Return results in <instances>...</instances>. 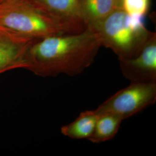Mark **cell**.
<instances>
[{
    "label": "cell",
    "instance_id": "obj_1",
    "mask_svg": "<svg viewBox=\"0 0 156 156\" xmlns=\"http://www.w3.org/2000/svg\"><path fill=\"white\" fill-rule=\"evenodd\" d=\"M101 45L92 27L35 41L25 55L26 69L42 76H76L93 63Z\"/></svg>",
    "mask_w": 156,
    "mask_h": 156
},
{
    "label": "cell",
    "instance_id": "obj_2",
    "mask_svg": "<svg viewBox=\"0 0 156 156\" xmlns=\"http://www.w3.org/2000/svg\"><path fill=\"white\" fill-rule=\"evenodd\" d=\"M86 28L57 19L26 0L0 9V31L19 38L42 39L80 33Z\"/></svg>",
    "mask_w": 156,
    "mask_h": 156
},
{
    "label": "cell",
    "instance_id": "obj_3",
    "mask_svg": "<svg viewBox=\"0 0 156 156\" xmlns=\"http://www.w3.org/2000/svg\"><path fill=\"white\" fill-rule=\"evenodd\" d=\"M143 15H129L122 8L93 25L88 26L98 34L102 46L112 50L119 60L139 55L154 33L145 26Z\"/></svg>",
    "mask_w": 156,
    "mask_h": 156
},
{
    "label": "cell",
    "instance_id": "obj_4",
    "mask_svg": "<svg viewBox=\"0 0 156 156\" xmlns=\"http://www.w3.org/2000/svg\"><path fill=\"white\" fill-rule=\"evenodd\" d=\"M156 101V82H131L118 91L95 110L98 113H111L123 120L154 104Z\"/></svg>",
    "mask_w": 156,
    "mask_h": 156
},
{
    "label": "cell",
    "instance_id": "obj_5",
    "mask_svg": "<svg viewBox=\"0 0 156 156\" xmlns=\"http://www.w3.org/2000/svg\"><path fill=\"white\" fill-rule=\"evenodd\" d=\"M119 61L123 76L131 82H156V33L138 56Z\"/></svg>",
    "mask_w": 156,
    "mask_h": 156
},
{
    "label": "cell",
    "instance_id": "obj_6",
    "mask_svg": "<svg viewBox=\"0 0 156 156\" xmlns=\"http://www.w3.org/2000/svg\"><path fill=\"white\" fill-rule=\"evenodd\" d=\"M40 11L57 19L87 27L82 11V0H26Z\"/></svg>",
    "mask_w": 156,
    "mask_h": 156
},
{
    "label": "cell",
    "instance_id": "obj_7",
    "mask_svg": "<svg viewBox=\"0 0 156 156\" xmlns=\"http://www.w3.org/2000/svg\"><path fill=\"white\" fill-rule=\"evenodd\" d=\"M100 113L96 110L82 112L73 122L62 126L61 133L73 140H89L94 131Z\"/></svg>",
    "mask_w": 156,
    "mask_h": 156
},
{
    "label": "cell",
    "instance_id": "obj_8",
    "mask_svg": "<svg viewBox=\"0 0 156 156\" xmlns=\"http://www.w3.org/2000/svg\"><path fill=\"white\" fill-rule=\"evenodd\" d=\"M82 11L87 26L99 22L117 8L116 0H82Z\"/></svg>",
    "mask_w": 156,
    "mask_h": 156
},
{
    "label": "cell",
    "instance_id": "obj_9",
    "mask_svg": "<svg viewBox=\"0 0 156 156\" xmlns=\"http://www.w3.org/2000/svg\"><path fill=\"white\" fill-rule=\"evenodd\" d=\"M123 120L113 114L101 113L94 131L88 140L94 144H100L112 140L118 133Z\"/></svg>",
    "mask_w": 156,
    "mask_h": 156
},
{
    "label": "cell",
    "instance_id": "obj_10",
    "mask_svg": "<svg viewBox=\"0 0 156 156\" xmlns=\"http://www.w3.org/2000/svg\"><path fill=\"white\" fill-rule=\"evenodd\" d=\"M150 0H122V8L129 15L145 16L148 12Z\"/></svg>",
    "mask_w": 156,
    "mask_h": 156
},
{
    "label": "cell",
    "instance_id": "obj_11",
    "mask_svg": "<svg viewBox=\"0 0 156 156\" xmlns=\"http://www.w3.org/2000/svg\"><path fill=\"white\" fill-rule=\"evenodd\" d=\"M116 2H117L118 5L122 8V0H116Z\"/></svg>",
    "mask_w": 156,
    "mask_h": 156
}]
</instances>
